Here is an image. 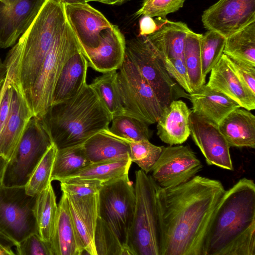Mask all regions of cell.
Returning <instances> with one entry per match:
<instances>
[{
    "label": "cell",
    "instance_id": "6da1fadb",
    "mask_svg": "<svg viewBox=\"0 0 255 255\" xmlns=\"http://www.w3.org/2000/svg\"><path fill=\"white\" fill-rule=\"evenodd\" d=\"M225 191L220 180L200 175L162 188L161 255H203L210 221Z\"/></svg>",
    "mask_w": 255,
    "mask_h": 255
},
{
    "label": "cell",
    "instance_id": "7a4b0ae2",
    "mask_svg": "<svg viewBox=\"0 0 255 255\" xmlns=\"http://www.w3.org/2000/svg\"><path fill=\"white\" fill-rule=\"evenodd\" d=\"M203 255H255V184L243 178L222 196L210 221Z\"/></svg>",
    "mask_w": 255,
    "mask_h": 255
},
{
    "label": "cell",
    "instance_id": "3957f363",
    "mask_svg": "<svg viewBox=\"0 0 255 255\" xmlns=\"http://www.w3.org/2000/svg\"><path fill=\"white\" fill-rule=\"evenodd\" d=\"M39 119L59 149L83 144L97 132L108 129L112 117L87 84L75 97L51 105Z\"/></svg>",
    "mask_w": 255,
    "mask_h": 255
},
{
    "label": "cell",
    "instance_id": "277c9868",
    "mask_svg": "<svg viewBox=\"0 0 255 255\" xmlns=\"http://www.w3.org/2000/svg\"><path fill=\"white\" fill-rule=\"evenodd\" d=\"M135 207L127 246L131 255H161V188L141 169L135 172Z\"/></svg>",
    "mask_w": 255,
    "mask_h": 255
},
{
    "label": "cell",
    "instance_id": "5b68a950",
    "mask_svg": "<svg viewBox=\"0 0 255 255\" xmlns=\"http://www.w3.org/2000/svg\"><path fill=\"white\" fill-rule=\"evenodd\" d=\"M66 22L64 3L45 0L39 13L19 37L22 44L19 80L25 95L33 87L55 38Z\"/></svg>",
    "mask_w": 255,
    "mask_h": 255
},
{
    "label": "cell",
    "instance_id": "8992f818",
    "mask_svg": "<svg viewBox=\"0 0 255 255\" xmlns=\"http://www.w3.org/2000/svg\"><path fill=\"white\" fill-rule=\"evenodd\" d=\"M80 49L67 20L55 38L37 79L25 97L34 116H42L52 105L54 88L67 61Z\"/></svg>",
    "mask_w": 255,
    "mask_h": 255
},
{
    "label": "cell",
    "instance_id": "52a82bcc",
    "mask_svg": "<svg viewBox=\"0 0 255 255\" xmlns=\"http://www.w3.org/2000/svg\"><path fill=\"white\" fill-rule=\"evenodd\" d=\"M36 196L24 186H0V239L16 246L29 235L38 233L34 207Z\"/></svg>",
    "mask_w": 255,
    "mask_h": 255
},
{
    "label": "cell",
    "instance_id": "ba28073f",
    "mask_svg": "<svg viewBox=\"0 0 255 255\" xmlns=\"http://www.w3.org/2000/svg\"><path fill=\"white\" fill-rule=\"evenodd\" d=\"M117 71V83L124 113L148 125L156 123L163 111L151 87L125 54Z\"/></svg>",
    "mask_w": 255,
    "mask_h": 255
},
{
    "label": "cell",
    "instance_id": "9c48e42d",
    "mask_svg": "<svg viewBox=\"0 0 255 255\" xmlns=\"http://www.w3.org/2000/svg\"><path fill=\"white\" fill-rule=\"evenodd\" d=\"M52 142L39 118L29 121L13 156L6 165L2 184L24 186L31 174Z\"/></svg>",
    "mask_w": 255,
    "mask_h": 255
},
{
    "label": "cell",
    "instance_id": "30bf717a",
    "mask_svg": "<svg viewBox=\"0 0 255 255\" xmlns=\"http://www.w3.org/2000/svg\"><path fill=\"white\" fill-rule=\"evenodd\" d=\"M135 203L134 187L128 176L103 185L98 193L99 216L110 227L122 244L128 248Z\"/></svg>",
    "mask_w": 255,
    "mask_h": 255
},
{
    "label": "cell",
    "instance_id": "8fae6325",
    "mask_svg": "<svg viewBox=\"0 0 255 255\" xmlns=\"http://www.w3.org/2000/svg\"><path fill=\"white\" fill-rule=\"evenodd\" d=\"M125 54L152 89L164 109L184 96L145 35L126 41Z\"/></svg>",
    "mask_w": 255,
    "mask_h": 255
},
{
    "label": "cell",
    "instance_id": "7c38bea8",
    "mask_svg": "<svg viewBox=\"0 0 255 255\" xmlns=\"http://www.w3.org/2000/svg\"><path fill=\"white\" fill-rule=\"evenodd\" d=\"M202 168L201 161L189 146L169 145L163 146L150 176L161 188L168 189L189 181Z\"/></svg>",
    "mask_w": 255,
    "mask_h": 255
},
{
    "label": "cell",
    "instance_id": "4fadbf2b",
    "mask_svg": "<svg viewBox=\"0 0 255 255\" xmlns=\"http://www.w3.org/2000/svg\"><path fill=\"white\" fill-rule=\"evenodd\" d=\"M204 27L227 38L255 21V0H219L204 11Z\"/></svg>",
    "mask_w": 255,
    "mask_h": 255
},
{
    "label": "cell",
    "instance_id": "5bb4252c",
    "mask_svg": "<svg viewBox=\"0 0 255 255\" xmlns=\"http://www.w3.org/2000/svg\"><path fill=\"white\" fill-rule=\"evenodd\" d=\"M190 135L208 165L233 170L230 146L218 125L192 112L189 117Z\"/></svg>",
    "mask_w": 255,
    "mask_h": 255
},
{
    "label": "cell",
    "instance_id": "9a60e30c",
    "mask_svg": "<svg viewBox=\"0 0 255 255\" xmlns=\"http://www.w3.org/2000/svg\"><path fill=\"white\" fill-rule=\"evenodd\" d=\"M64 9L66 20L82 52L97 48L102 32L113 25L88 3H64Z\"/></svg>",
    "mask_w": 255,
    "mask_h": 255
},
{
    "label": "cell",
    "instance_id": "2e32d148",
    "mask_svg": "<svg viewBox=\"0 0 255 255\" xmlns=\"http://www.w3.org/2000/svg\"><path fill=\"white\" fill-rule=\"evenodd\" d=\"M7 72L11 77L12 98L8 119L0 133V155L9 161L27 124L34 116L21 88L18 75L10 69Z\"/></svg>",
    "mask_w": 255,
    "mask_h": 255
},
{
    "label": "cell",
    "instance_id": "e0dca14e",
    "mask_svg": "<svg viewBox=\"0 0 255 255\" xmlns=\"http://www.w3.org/2000/svg\"><path fill=\"white\" fill-rule=\"evenodd\" d=\"M45 0H0V47L13 46L28 28Z\"/></svg>",
    "mask_w": 255,
    "mask_h": 255
},
{
    "label": "cell",
    "instance_id": "ac0fdd59",
    "mask_svg": "<svg viewBox=\"0 0 255 255\" xmlns=\"http://www.w3.org/2000/svg\"><path fill=\"white\" fill-rule=\"evenodd\" d=\"M100 40L97 48L82 51L89 66L102 73L118 70L125 57L126 40L124 35L118 26L113 24L102 32Z\"/></svg>",
    "mask_w": 255,
    "mask_h": 255
},
{
    "label": "cell",
    "instance_id": "d6986e66",
    "mask_svg": "<svg viewBox=\"0 0 255 255\" xmlns=\"http://www.w3.org/2000/svg\"><path fill=\"white\" fill-rule=\"evenodd\" d=\"M65 194L74 228L84 252L97 255L94 237L99 217L98 193L83 197Z\"/></svg>",
    "mask_w": 255,
    "mask_h": 255
},
{
    "label": "cell",
    "instance_id": "ffe728a7",
    "mask_svg": "<svg viewBox=\"0 0 255 255\" xmlns=\"http://www.w3.org/2000/svg\"><path fill=\"white\" fill-rule=\"evenodd\" d=\"M210 72L206 84L208 86L224 94L236 102L241 108L248 111L255 109V96L240 80L225 54L222 55Z\"/></svg>",
    "mask_w": 255,
    "mask_h": 255
},
{
    "label": "cell",
    "instance_id": "44dd1931",
    "mask_svg": "<svg viewBox=\"0 0 255 255\" xmlns=\"http://www.w3.org/2000/svg\"><path fill=\"white\" fill-rule=\"evenodd\" d=\"M158 25L153 33L145 35L161 59L183 58L186 36L190 29L181 21H172L165 18L157 17Z\"/></svg>",
    "mask_w": 255,
    "mask_h": 255
},
{
    "label": "cell",
    "instance_id": "7402d4cb",
    "mask_svg": "<svg viewBox=\"0 0 255 255\" xmlns=\"http://www.w3.org/2000/svg\"><path fill=\"white\" fill-rule=\"evenodd\" d=\"M181 100H173L163 109L157 122V134L160 140L168 144H181L190 135L189 117L192 113Z\"/></svg>",
    "mask_w": 255,
    "mask_h": 255
},
{
    "label": "cell",
    "instance_id": "603a6c76",
    "mask_svg": "<svg viewBox=\"0 0 255 255\" xmlns=\"http://www.w3.org/2000/svg\"><path fill=\"white\" fill-rule=\"evenodd\" d=\"M192 105V113L218 125L233 110L241 108L224 94L206 84L188 95Z\"/></svg>",
    "mask_w": 255,
    "mask_h": 255
},
{
    "label": "cell",
    "instance_id": "cb8c5ba5",
    "mask_svg": "<svg viewBox=\"0 0 255 255\" xmlns=\"http://www.w3.org/2000/svg\"><path fill=\"white\" fill-rule=\"evenodd\" d=\"M88 62L80 49L65 63L56 83L52 104L78 95L87 84Z\"/></svg>",
    "mask_w": 255,
    "mask_h": 255
},
{
    "label": "cell",
    "instance_id": "d4e9b609",
    "mask_svg": "<svg viewBox=\"0 0 255 255\" xmlns=\"http://www.w3.org/2000/svg\"><path fill=\"white\" fill-rule=\"evenodd\" d=\"M218 127L230 147L255 148V117L250 111L241 108L233 110Z\"/></svg>",
    "mask_w": 255,
    "mask_h": 255
},
{
    "label": "cell",
    "instance_id": "484cf974",
    "mask_svg": "<svg viewBox=\"0 0 255 255\" xmlns=\"http://www.w3.org/2000/svg\"><path fill=\"white\" fill-rule=\"evenodd\" d=\"M53 255H81L84 252L71 218L66 194L62 192L51 241Z\"/></svg>",
    "mask_w": 255,
    "mask_h": 255
},
{
    "label": "cell",
    "instance_id": "4316f807",
    "mask_svg": "<svg viewBox=\"0 0 255 255\" xmlns=\"http://www.w3.org/2000/svg\"><path fill=\"white\" fill-rule=\"evenodd\" d=\"M82 146L91 163L130 158L128 142L113 134L109 128L91 136Z\"/></svg>",
    "mask_w": 255,
    "mask_h": 255
},
{
    "label": "cell",
    "instance_id": "83f0119b",
    "mask_svg": "<svg viewBox=\"0 0 255 255\" xmlns=\"http://www.w3.org/2000/svg\"><path fill=\"white\" fill-rule=\"evenodd\" d=\"M34 212L38 234L42 240L51 243L58 214V205L50 184L36 196Z\"/></svg>",
    "mask_w": 255,
    "mask_h": 255
},
{
    "label": "cell",
    "instance_id": "f1b7e54d",
    "mask_svg": "<svg viewBox=\"0 0 255 255\" xmlns=\"http://www.w3.org/2000/svg\"><path fill=\"white\" fill-rule=\"evenodd\" d=\"M131 162L129 157L91 163L75 174L63 180L67 179L92 180L100 182L103 185L128 176V171Z\"/></svg>",
    "mask_w": 255,
    "mask_h": 255
},
{
    "label": "cell",
    "instance_id": "f546056e",
    "mask_svg": "<svg viewBox=\"0 0 255 255\" xmlns=\"http://www.w3.org/2000/svg\"><path fill=\"white\" fill-rule=\"evenodd\" d=\"M223 54L234 60L255 66V21L226 38Z\"/></svg>",
    "mask_w": 255,
    "mask_h": 255
},
{
    "label": "cell",
    "instance_id": "4dcf8cb0",
    "mask_svg": "<svg viewBox=\"0 0 255 255\" xmlns=\"http://www.w3.org/2000/svg\"><path fill=\"white\" fill-rule=\"evenodd\" d=\"M91 162L82 144L57 149L51 175V181H60L78 172Z\"/></svg>",
    "mask_w": 255,
    "mask_h": 255
},
{
    "label": "cell",
    "instance_id": "1f68e13d",
    "mask_svg": "<svg viewBox=\"0 0 255 255\" xmlns=\"http://www.w3.org/2000/svg\"><path fill=\"white\" fill-rule=\"evenodd\" d=\"M202 34L194 32L191 29L185 40L183 58L189 83L193 92L205 84V78L202 72L201 54Z\"/></svg>",
    "mask_w": 255,
    "mask_h": 255
},
{
    "label": "cell",
    "instance_id": "d6a6232c",
    "mask_svg": "<svg viewBox=\"0 0 255 255\" xmlns=\"http://www.w3.org/2000/svg\"><path fill=\"white\" fill-rule=\"evenodd\" d=\"M112 118L123 114L124 109L117 83V70L103 73L90 84Z\"/></svg>",
    "mask_w": 255,
    "mask_h": 255
},
{
    "label": "cell",
    "instance_id": "836d02e7",
    "mask_svg": "<svg viewBox=\"0 0 255 255\" xmlns=\"http://www.w3.org/2000/svg\"><path fill=\"white\" fill-rule=\"evenodd\" d=\"M111 123L110 131L128 142L149 140L152 135L148 124L131 116L126 114L115 116Z\"/></svg>",
    "mask_w": 255,
    "mask_h": 255
},
{
    "label": "cell",
    "instance_id": "e575fe53",
    "mask_svg": "<svg viewBox=\"0 0 255 255\" xmlns=\"http://www.w3.org/2000/svg\"><path fill=\"white\" fill-rule=\"evenodd\" d=\"M57 148L52 143L45 153L24 186L27 194L36 196L51 184V175Z\"/></svg>",
    "mask_w": 255,
    "mask_h": 255
},
{
    "label": "cell",
    "instance_id": "d590c367",
    "mask_svg": "<svg viewBox=\"0 0 255 255\" xmlns=\"http://www.w3.org/2000/svg\"><path fill=\"white\" fill-rule=\"evenodd\" d=\"M94 242L97 255H131L129 249L122 244L110 227L99 216Z\"/></svg>",
    "mask_w": 255,
    "mask_h": 255
},
{
    "label": "cell",
    "instance_id": "8d00e7d4",
    "mask_svg": "<svg viewBox=\"0 0 255 255\" xmlns=\"http://www.w3.org/2000/svg\"><path fill=\"white\" fill-rule=\"evenodd\" d=\"M226 38L214 31L208 30L204 34H202L201 40L202 67L203 75L205 78L223 54Z\"/></svg>",
    "mask_w": 255,
    "mask_h": 255
},
{
    "label": "cell",
    "instance_id": "74e56055",
    "mask_svg": "<svg viewBox=\"0 0 255 255\" xmlns=\"http://www.w3.org/2000/svg\"><path fill=\"white\" fill-rule=\"evenodd\" d=\"M130 159L147 174L151 171L162 151L163 146L151 143L149 140L129 142Z\"/></svg>",
    "mask_w": 255,
    "mask_h": 255
},
{
    "label": "cell",
    "instance_id": "f35d334b",
    "mask_svg": "<svg viewBox=\"0 0 255 255\" xmlns=\"http://www.w3.org/2000/svg\"><path fill=\"white\" fill-rule=\"evenodd\" d=\"M185 0H144L136 11V16L165 18L168 14L178 11L183 6Z\"/></svg>",
    "mask_w": 255,
    "mask_h": 255
},
{
    "label": "cell",
    "instance_id": "ab89813d",
    "mask_svg": "<svg viewBox=\"0 0 255 255\" xmlns=\"http://www.w3.org/2000/svg\"><path fill=\"white\" fill-rule=\"evenodd\" d=\"M62 192L78 197L98 194L102 184L95 180L81 179H67L61 181Z\"/></svg>",
    "mask_w": 255,
    "mask_h": 255
},
{
    "label": "cell",
    "instance_id": "60d3db41",
    "mask_svg": "<svg viewBox=\"0 0 255 255\" xmlns=\"http://www.w3.org/2000/svg\"><path fill=\"white\" fill-rule=\"evenodd\" d=\"M19 255H53L50 243L42 240L38 233L31 234L16 246Z\"/></svg>",
    "mask_w": 255,
    "mask_h": 255
},
{
    "label": "cell",
    "instance_id": "b9f144b4",
    "mask_svg": "<svg viewBox=\"0 0 255 255\" xmlns=\"http://www.w3.org/2000/svg\"><path fill=\"white\" fill-rule=\"evenodd\" d=\"M164 66L170 75L188 94L193 92L184 64V59L178 58L162 60Z\"/></svg>",
    "mask_w": 255,
    "mask_h": 255
},
{
    "label": "cell",
    "instance_id": "7bdbcfd3",
    "mask_svg": "<svg viewBox=\"0 0 255 255\" xmlns=\"http://www.w3.org/2000/svg\"><path fill=\"white\" fill-rule=\"evenodd\" d=\"M227 57L230 65L240 80L255 96V66Z\"/></svg>",
    "mask_w": 255,
    "mask_h": 255
},
{
    "label": "cell",
    "instance_id": "ee69618b",
    "mask_svg": "<svg viewBox=\"0 0 255 255\" xmlns=\"http://www.w3.org/2000/svg\"><path fill=\"white\" fill-rule=\"evenodd\" d=\"M5 81L6 86L0 103V133L6 123L11 106L12 85L11 77L7 72Z\"/></svg>",
    "mask_w": 255,
    "mask_h": 255
},
{
    "label": "cell",
    "instance_id": "f6af8a7d",
    "mask_svg": "<svg viewBox=\"0 0 255 255\" xmlns=\"http://www.w3.org/2000/svg\"><path fill=\"white\" fill-rule=\"evenodd\" d=\"M139 23V35H149L155 31L158 28L155 20L149 16H141Z\"/></svg>",
    "mask_w": 255,
    "mask_h": 255
},
{
    "label": "cell",
    "instance_id": "bcb514c9",
    "mask_svg": "<svg viewBox=\"0 0 255 255\" xmlns=\"http://www.w3.org/2000/svg\"><path fill=\"white\" fill-rule=\"evenodd\" d=\"M10 245L0 239V255H13L15 254L11 250Z\"/></svg>",
    "mask_w": 255,
    "mask_h": 255
},
{
    "label": "cell",
    "instance_id": "7dc6e473",
    "mask_svg": "<svg viewBox=\"0 0 255 255\" xmlns=\"http://www.w3.org/2000/svg\"><path fill=\"white\" fill-rule=\"evenodd\" d=\"M7 67L4 62L0 59V88L5 79L7 74Z\"/></svg>",
    "mask_w": 255,
    "mask_h": 255
},
{
    "label": "cell",
    "instance_id": "c3c4849f",
    "mask_svg": "<svg viewBox=\"0 0 255 255\" xmlns=\"http://www.w3.org/2000/svg\"><path fill=\"white\" fill-rule=\"evenodd\" d=\"M8 161L0 155V186L2 184L4 171Z\"/></svg>",
    "mask_w": 255,
    "mask_h": 255
},
{
    "label": "cell",
    "instance_id": "681fc988",
    "mask_svg": "<svg viewBox=\"0 0 255 255\" xmlns=\"http://www.w3.org/2000/svg\"><path fill=\"white\" fill-rule=\"evenodd\" d=\"M86 2L88 3L90 1H98L107 4L116 5V2L115 0H85Z\"/></svg>",
    "mask_w": 255,
    "mask_h": 255
},
{
    "label": "cell",
    "instance_id": "f907efd6",
    "mask_svg": "<svg viewBox=\"0 0 255 255\" xmlns=\"http://www.w3.org/2000/svg\"><path fill=\"white\" fill-rule=\"evenodd\" d=\"M63 3H87L85 0H61Z\"/></svg>",
    "mask_w": 255,
    "mask_h": 255
},
{
    "label": "cell",
    "instance_id": "816d5d0a",
    "mask_svg": "<svg viewBox=\"0 0 255 255\" xmlns=\"http://www.w3.org/2000/svg\"><path fill=\"white\" fill-rule=\"evenodd\" d=\"M5 86H6V81H5V79L4 83H3L1 88H0V103L2 97V96H3V94Z\"/></svg>",
    "mask_w": 255,
    "mask_h": 255
},
{
    "label": "cell",
    "instance_id": "f5cc1de1",
    "mask_svg": "<svg viewBox=\"0 0 255 255\" xmlns=\"http://www.w3.org/2000/svg\"><path fill=\"white\" fill-rule=\"evenodd\" d=\"M116 2V4H121L126 1L131 0H115Z\"/></svg>",
    "mask_w": 255,
    "mask_h": 255
},
{
    "label": "cell",
    "instance_id": "db71d44e",
    "mask_svg": "<svg viewBox=\"0 0 255 255\" xmlns=\"http://www.w3.org/2000/svg\"><path fill=\"white\" fill-rule=\"evenodd\" d=\"M61 1V0H60Z\"/></svg>",
    "mask_w": 255,
    "mask_h": 255
}]
</instances>
